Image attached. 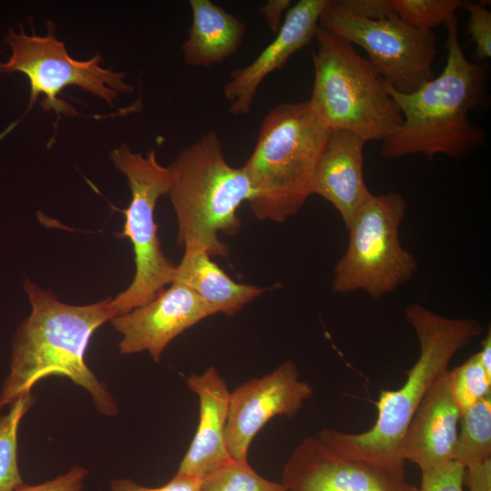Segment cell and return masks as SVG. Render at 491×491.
<instances>
[{"label":"cell","mask_w":491,"mask_h":491,"mask_svg":"<svg viewBox=\"0 0 491 491\" xmlns=\"http://www.w3.org/2000/svg\"><path fill=\"white\" fill-rule=\"evenodd\" d=\"M31 305L13 346L10 374L0 393V408L30 394L32 387L50 376H65L85 388L99 414L114 416L116 401L85 362V352L97 328L115 316L112 297L84 306L61 302L49 290L26 280Z\"/></svg>","instance_id":"cell-1"},{"label":"cell","mask_w":491,"mask_h":491,"mask_svg":"<svg viewBox=\"0 0 491 491\" xmlns=\"http://www.w3.org/2000/svg\"><path fill=\"white\" fill-rule=\"evenodd\" d=\"M405 317L413 328L419 356L396 390L381 391L377 417L362 433L322 429L317 437L333 451L379 466L403 468L401 445L407 426L426 392L448 370L453 356L480 336L482 325L471 318H451L419 304L409 305Z\"/></svg>","instance_id":"cell-2"},{"label":"cell","mask_w":491,"mask_h":491,"mask_svg":"<svg viewBox=\"0 0 491 491\" xmlns=\"http://www.w3.org/2000/svg\"><path fill=\"white\" fill-rule=\"evenodd\" d=\"M457 23L455 17L446 24L447 58L437 77L410 94L399 93L386 83L403 122L382 141L384 158L416 154L431 158L443 154L458 160L484 144V130L471 122L468 114L481 99L486 70L464 55Z\"/></svg>","instance_id":"cell-3"},{"label":"cell","mask_w":491,"mask_h":491,"mask_svg":"<svg viewBox=\"0 0 491 491\" xmlns=\"http://www.w3.org/2000/svg\"><path fill=\"white\" fill-rule=\"evenodd\" d=\"M331 129L309 100L282 103L264 117L255 148L242 166L253 196L256 218L285 222L310 195L317 161Z\"/></svg>","instance_id":"cell-4"},{"label":"cell","mask_w":491,"mask_h":491,"mask_svg":"<svg viewBox=\"0 0 491 491\" xmlns=\"http://www.w3.org/2000/svg\"><path fill=\"white\" fill-rule=\"evenodd\" d=\"M168 167V195L177 223L176 244L202 247L210 256H227L228 247L219 234L238 233V209L254 194L245 170L226 161L221 140L214 131L183 149Z\"/></svg>","instance_id":"cell-5"},{"label":"cell","mask_w":491,"mask_h":491,"mask_svg":"<svg viewBox=\"0 0 491 491\" xmlns=\"http://www.w3.org/2000/svg\"><path fill=\"white\" fill-rule=\"evenodd\" d=\"M315 38V76L308 100L326 125L366 142L394 134L403 117L370 62L351 43L320 25Z\"/></svg>","instance_id":"cell-6"},{"label":"cell","mask_w":491,"mask_h":491,"mask_svg":"<svg viewBox=\"0 0 491 491\" xmlns=\"http://www.w3.org/2000/svg\"><path fill=\"white\" fill-rule=\"evenodd\" d=\"M110 158L125 176L131 192L129 205L123 210V231L118 235L130 241L135 268L130 285L112 297V307L118 316L149 303L171 285L176 266L163 252L155 220L158 199L170 190L169 167L159 164L154 150L144 156L132 152L125 144L113 149Z\"/></svg>","instance_id":"cell-7"},{"label":"cell","mask_w":491,"mask_h":491,"mask_svg":"<svg viewBox=\"0 0 491 491\" xmlns=\"http://www.w3.org/2000/svg\"><path fill=\"white\" fill-rule=\"evenodd\" d=\"M406 212V202L399 193L368 197L346 228L349 240L334 269V292L362 290L379 299L413 276L416 260L399 238Z\"/></svg>","instance_id":"cell-8"},{"label":"cell","mask_w":491,"mask_h":491,"mask_svg":"<svg viewBox=\"0 0 491 491\" xmlns=\"http://www.w3.org/2000/svg\"><path fill=\"white\" fill-rule=\"evenodd\" d=\"M46 27L47 34L44 36L26 35L21 26L20 33L10 29L5 37V43L12 52L7 61L0 62V72L23 73L29 81L30 95L24 115L0 134V140L29 114L39 95H44L40 101L42 107L46 111L54 110L58 121L61 115L77 114L70 104L58 96L67 86H78L114 107V102L120 94H129L134 90L125 83L124 73L100 65L101 55L96 54L85 61L72 58L64 42L56 38L55 25L48 21Z\"/></svg>","instance_id":"cell-9"},{"label":"cell","mask_w":491,"mask_h":491,"mask_svg":"<svg viewBox=\"0 0 491 491\" xmlns=\"http://www.w3.org/2000/svg\"><path fill=\"white\" fill-rule=\"evenodd\" d=\"M319 25L361 46L376 73L399 93H413L434 78L433 63L437 48L433 30L416 28L396 14L380 19H364L324 9Z\"/></svg>","instance_id":"cell-10"},{"label":"cell","mask_w":491,"mask_h":491,"mask_svg":"<svg viewBox=\"0 0 491 491\" xmlns=\"http://www.w3.org/2000/svg\"><path fill=\"white\" fill-rule=\"evenodd\" d=\"M313 395L300 379L296 365L286 360L261 377H254L230 392L225 443L233 460L246 462L257 433L275 416L292 418Z\"/></svg>","instance_id":"cell-11"},{"label":"cell","mask_w":491,"mask_h":491,"mask_svg":"<svg viewBox=\"0 0 491 491\" xmlns=\"http://www.w3.org/2000/svg\"><path fill=\"white\" fill-rule=\"evenodd\" d=\"M282 484L288 491H416L404 468L342 456L317 436L301 441L286 463Z\"/></svg>","instance_id":"cell-12"},{"label":"cell","mask_w":491,"mask_h":491,"mask_svg":"<svg viewBox=\"0 0 491 491\" xmlns=\"http://www.w3.org/2000/svg\"><path fill=\"white\" fill-rule=\"evenodd\" d=\"M213 311L187 286L173 282L149 303L115 316L111 324L122 338L123 355L147 352L158 363L166 346Z\"/></svg>","instance_id":"cell-13"},{"label":"cell","mask_w":491,"mask_h":491,"mask_svg":"<svg viewBox=\"0 0 491 491\" xmlns=\"http://www.w3.org/2000/svg\"><path fill=\"white\" fill-rule=\"evenodd\" d=\"M327 0H300L286 12L276 36L247 65L232 71L224 95L234 115H247L265 78L315 38Z\"/></svg>","instance_id":"cell-14"},{"label":"cell","mask_w":491,"mask_h":491,"mask_svg":"<svg viewBox=\"0 0 491 491\" xmlns=\"http://www.w3.org/2000/svg\"><path fill=\"white\" fill-rule=\"evenodd\" d=\"M460 417L448 369L433 384L416 410L403 437V460L416 464L421 472L454 461Z\"/></svg>","instance_id":"cell-15"},{"label":"cell","mask_w":491,"mask_h":491,"mask_svg":"<svg viewBox=\"0 0 491 491\" xmlns=\"http://www.w3.org/2000/svg\"><path fill=\"white\" fill-rule=\"evenodd\" d=\"M185 385L197 396L199 418L176 474L201 481L232 459L225 443L230 391L215 366L186 376Z\"/></svg>","instance_id":"cell-16"},{"label":"cell","mask_w":491,"mask_h":491,"mask_svg":"<svg viewBox=\"0 0 491 491\" xmlns=\"http://www.w3.org/2000/svg\"><path fill=\"white\" fill-rule=\"evenodd\" d=\"M366 143L354 133L331 130L311 180L310 195L331 203L346 228L372 195L364 178Z\"/></svg>","instance_id":"cell-17"},{"label":"cell","mask_w":491,"mask_h":491,"mask_svg":"<svg viewBox=\"0 0 491 491\" xmlns=\"http://www.w3.org/2000/svg\"><path fill=\"white\" fill-rule=\"evenodd\" d=\"M174 282L191 289L214 313L233 316L268 290L231 278L199 246L184 247Z\"/></svg>","instance_id":"cell-18"},{"label":"cell","mask_w":491,"mask_h":491,"mask_svg":"<svg viewBox=\"0 0 491 491\" xmlns=\"http://www.w3.org/2000/svg\"><path fill=\"white\" fill-rule=\"evenodd\" d=\"M189 5L192 22L182 45L185 63L208 67L234 55L246 35L244 23L210 0H190Z\"/></svg>","instance_id":"cell-19"},{"label":"cell","mask_w":491,"mask_h":491,"mask_svg":"<svg viewBox=\"0 0 491 491\" xmlns=\"http://www.w3.org/2000/svg\"><path fill=\"white\" fill-rule=\"evenodd\" d=\"M455 461L464 467L491 459V396L461 415Z\"/></svg>","instance_id":"cell-20"},{"label":"cell","mask_w":491,"mask_h":491,"mask_svg":"<svg viewBox=\"0 0 491 491\" xmlns=\"http://www.w3.org/2000/svg\"><path fill=\"white\" fill-rule=\"evenodd\" d=\"M35 401L34 396L27 394L0 416V491H14L24 485L17 462V433L23 416Z\"/></svg>","instance_id":"cell-21"},{"label":"cell","mask_w":491,"mask_h":491,"mask_svg":"<svg viewBox=\"0 0 491 491\" xmlns=\"http://www.w3.org/2000/svg\"><path fill=\"white\" fill-rule=\"evenodd\" d=\"M201 491H288L282 483L261 476L248 463L230 459L201 480Z\"/></svg>","instance_id":"cell-22"},{"label":"cell","mask_w":491,"mask_h":491,"mask_svg":"<svg viewBox=\"0 0 491 491\" xmlns=\"http://www.w3.org/2000/svg\"><path fill=\"white\" fill-rule=\"evenodd\" d=\"M450 372L453 395L461 415L480 400L491 396V376L484 368L478 353Z\"/></svg>","instance_id":"cell-23"},{"label":"cell","mask_w":491,"mask_h":491,"mask_svg":"<svg viewBox=\"0 0 491 491\" xmlns=\"http://www.w3.org/2000/svg\"><path fill=\"white\" fill-rule=\"evenodd\" d=\"M396 15L406 24L425 31L456 17L460 0H390Z\"/></svg>","instance_id":"cell-24"},{"label":"cell","mask_w":491,"mask_h":491,"mask_svg":"<svg viewBox=\"0 0 491 491\" xmlns=\"http://www.w3.org/2000/svg\"><path fill=\"white\" fill-rule=\"evenodd\" d=\"M462 8L469 15L468 34L476 45L475 56L485 60L491 56V12L486 4L463 1Z\"/></svg>","instance_id":"cell-25"},{"label":"cell","mask_w":491,"mask_h":491,"mask_svg":"<svg viewBox=\"0 0 491 491\" xmlns=\"http://www.w3.org/2000/svg\"><path fill=\"white\" fill-rule=\"evenodd\" d=\"M324 11L364 19H380L396 14L390 0H327Z\"/></svg>","instance_id":"cell-26"},{"label":"cell","mask_w":491,"mask_h":491,"mask_svg":"<svg viewBox=\"0 0 491 491\" xmlns=\"http://www.w3.org/2000/svg\"><path fill=\"white\" fill-rule=\"evenodd\" d=\"M465 467L457 461L421 472V484L416 491H464Z\"/></svg>","instance_id":"cell-27"},{"label":"cell","mask_w":491,"mask_h":491,"mask_svg":"<svg viewBox=\"0 0 491 491\" xmlns=\"http://www.w3.org/2000/svg\"><path fill=\"white\" fill-rule=\"evenodd\" d=\"M110 491H201V481L175 473L165 485L147 487L128 478H117L111 481Z\"/></svg>","instance_id":"cell-28"},{"label":"cell","mask_w":491,"mask_h":491,"mask_svg":"<svg viewBox=\"0 0 491 491\" xmlns=\"http://www.w3.org/2000/svg\"><path fill=\"white\" fill-rule=\"evenodd\" d=\"M88 471L80 466L39 485H22L14 491H85L84 483Z\"/></svg>","instance_id":"cell-29"},{"label":"cell","mask_w":491,"mask_h":491,"mask_svg":"<svg viewBox=\"0 0 491 491\" xmlns=\"http://www.w3.org/2000/svg\"><path fill=\"white\" fill-rule=\"evenodd\" d=\"M467 491H491V459L465 467Z\"/></svg>","instance_id":"cell-30"},{"label":"cell","mask_w":491,"mask_h":491,"mask_svg":"<svg viewBox=\"0 0 491 491\" xmlns=\"http://www.w3.org/2000/svg\"><path fill=\"white\" fill-rule=\"evenodd\" d=\"M291 3L290 0H268L259 7L258 12L264 16L274 34L280 28L285 18L284 15H286L291 7Z\"/></svg>","instance_id":"cell-31"},{"label":"cell","mask_w":491,"mask_h":491,"mask_svg":"<svg viewBox=\"0 0 491 491\" xmlns=\"http://www.w3.org/2000/svg\"><path fill=\"white\" fill-rule=\"evenodd\" d=\"M482 348L478 353L480 361L487 372L491 376V332L488 330L486 336L482 341Z\"/></svg>","instance_id":"cell-32"}]
</instances>
